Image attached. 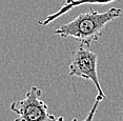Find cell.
<instances>
[{"label":"cell","mask_w":123,"mask_h":121,"mask_svg":"<svg viewBox=\"0 0 123 121\" xmlns=\"http://www.w3.org/2000/svg\"><path fill=\"white\" fill-rule=\"evenodd\" d=\"M42 91L38 86H32L24 99L11 104V111L16 114L14 121H54L55 115H51L49 106L40 99Z\"/></svg>","instance_id":"2"},{"label":"cell","mask_w":123,"mask_h":121,"mask_svg":"<svg viewBox=\"0 0 123 121\" xmlns=\"http://www.w3.org/2000/svg\"><path fill=\"white\" fill-rule=\"evenodd\" d=\"M114 1L115 0H77V1H73V2H69V3H65V2H64V4L57 11V12L52 14V15H49L44 20L39 21V24L40 25L49 24L51 22L56 20L57 18H59L60 16H62L63 14L69 12V11L73 10L74 7L79 6V5L86 4V3L87 4H108V3L114 2Z\"/></svg>","instance_id":"4"},{"label":"cell","mask_w":123,"mask_h":121,"mask_svg":"<svg viewBox=\"0 0 123 121\" xmlns=\"http://www.w3.org/2000/svg\"><path fill=\"white\" fill-rule=\"evenodd\" d=\"M54 121H64V118H63L62 116H60L59 118H56V119H55Z\"/></svg>","instance_id":"6"},{"label":"cell","mask_w":123,"mask_h":121,"mask_svg":"<svg viewBox=\"0 0 123 121\" xmlns=\"http://www.w3.org/2000/svg\"><path fill=\"white\" fill-rule=\"evenodd\" d=\"M102 100H104V98H103L102 96H100V95H97L96 100H95V103L93 104V106H92V108H91V111H89L87 117H86L84 120H82V121H93L94 120L95 114H96V112H97V108H98V106H99V103L101 102ZM72 121H78V120L75 118V119H73Z\"/></svg>","instance_id":"5"},{"label":"cell","mask_w":123,"mask_h":121,"mask_svg":"<svg viewBox=\"0 0 123 121\" xmlns=\"http://www.w3.org/2000/svg\"><path fill=\"white\" fill-rule=\"evenodd\" d=\"M73 1H77V0H65V3H69V2H73Z\"/></svg>","instance_id":"7"},{"label":"cell","mask_w":123,"mask_h":121,"mask_svg":"<svg viewBox=\"0 0 123 121\" xmlns=\"http://www.w3.org/2000/svg\"><path fill=\"white\" fill-rule=\"evenodd\" d=\"M122 114H123V108H122Z\"/></svg>","instance_id":"8"},{"label":"cell","mask_w":123,"mask_h":121,"mask_svg":"<svg viewBox=\"0 0 123 121\" xmlns=\"http://www.w3.org/2000/svg\"><path fill=\"white\" fill-rule=\"evenodd\" d=\"M68 69L71 77H81L91 80L96 86L98 95L105 99V94L101 88L98 77L97 54L95 52H92L88 46L80 43L79 47L72 54Z\"/></svg>","instance_id":"3"},{"label":"cell","mask_w":123,"mask_h":121,"mask_svg":"<svg viewBox=\"0 0 123 121\" xmlns=\"http://www.w3.org/2000/svg\"><path fill=\"white\" fill-rule=\"evenodd\" d=\"M121 14L122 10L119 7H111L103 13L96 12L93 7H89L88 12L79 14L71 22L58 27L54 34L62 38L74 37L80 43L89 47L92 42L100 39L105 25L120 17Z\"/></svg>","instance_id":"1"}]
</instances>
